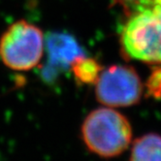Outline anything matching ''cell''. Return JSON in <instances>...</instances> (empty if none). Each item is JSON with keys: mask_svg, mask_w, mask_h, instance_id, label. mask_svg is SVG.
Returning a JSON list of instances; mask_svg holds the SVG:
<instances>
[{"mask_svg": "<svg viewBox=\"0 0 161 161\" xmlns=\"http://www.w3.org/2000/svg\"><path fill=\"white\" fill-rule=\"evenodd\" d=\"M143 92L144 86L139 75L127 65H113L102 70L95 83L96 99L110 108L136 105Z\"/></svg>", "mask_w": 161, "mask_h": 161, "instance_id": "4", "label": "cell"}, {"mask_svg": "<svg viewBox=\"0 0 161 161\" xmlns=\"http://www.w3.org/2000/svg\"><path fill=\"white\" fill-rule=\"evenodd\" d=\"M82 138L89 151L103 158L120 155L132 142V127L124 114L114 108L102 107L85 119Z\"/></svg>", "mask_w": 161, "mask_h": 161, "instance_id": "1", "label": "cell"}, {"mask_svg": "<svg viewBox=\"0 0 161 161\" xmlns=\"http://www.w3.org/2000/svg\"><path fill=\"white\" fill-rule=\"evenodd\" d=\"M49 51L54 61H60L63 64L71 65L76 58L83 55L76 42L64 35H54L49 42Z\"/></svg>", "mask_w": 161, "mask_h": 161, "instance_id": "6", "label": "cell"}, {"mask_svg": "<svg viewBox=\"0 0 161 161\" xmlns=\"http://www.w3.org/2000/svg\"><path fill=\"white\" fill-rule=\"evenodd\" d=\"M44 46L42 30L26 20H19L0 38V59L12 70L29 71L42 59Z\"/></svg>", "mask_w": 161, "mask_h": 161, "instance_id": "3", "label": "cell"}, {"mask_svg": "<svg viewBox=\"0 0 161 161\" xmlns=\"http://www.w3.org/2000/svg\"><path fill=\"white\" fill-rule=\"evenodd\" d=\"M126 56L148 64H161V6L129 14L120 33Z\"/></svg>", "mask_w": 161, "mask_h": 161, "instance_id": "2", "label": "cell"}, {"mask_svg": "<svg viewBox=\"0 0 161 161\" xmlns=\"http://www.w3.org/2000/svg\"><path fill=\"white\" fill-rule=\"evenodd\" d=\"M71 69L76 80L83 84H95L103 70L98 62L84 55L73 61Z\"/></svg>", "mask_w": 161, "mask_h": 161, "instance_id": "7", "label": "cell"}, {"mask_svg": "<svg viewBox=\"0 0 161 161\" xmlns=\"http://www.w3.org/2000/svg\"><path fill=\"white\" fill-rule=\"evenodd\" d=\"M117 1L121 4L125 10H127L128 14L146 8L153 7L152 0H117Z\"/></svg>", "mask_w": 161, "mask_h": 161, "instance_id": "8", "label": "cell"}, {"mask_svg": "<svg viewBox=\"0 0 161 161\" xmlns=\"http://www.w3.org/2000/svg\"><path fill=\"white\" fill-rule=\"evenodd\" d=\"M129 161H161V135L145 134L134 141Z\"/></svg>", "mask_w": 161, "mask_h": 161, "instance_id": "5", "label": "cell"}]
</instances>
